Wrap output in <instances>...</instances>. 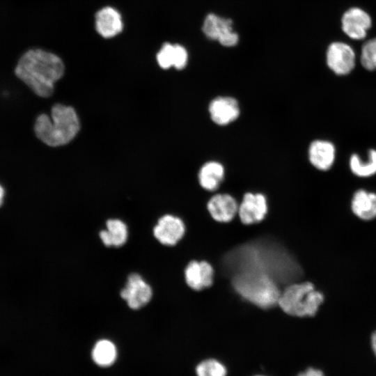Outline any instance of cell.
Listing matches in <instances>:
<instances>
[{"mask_svg":"<svg viewBox=\"0 0 376 376\" xmlns=\"http://www.w3.org/2000/svg\"><path fill=\"white\" fill-rule=\"evenodd\" d=\"M237 273L253 271L266 274L274 280L291 281L301 274L299 265L279 249L264 244L242 246L229 256Z\"/></svg>","mask_w":376,"mask_h":376,"instance_id":"obj_1","label":"cell"},{"mask_svg":"<svg viewBox=\"0 0 376 376\" xmlns=\"http://www.w3.org/2000/svg\"><path fill=\"white\" fill-rule=\"evenodd\" d=\"M15 73L36 95L47 97L54 91V84L63 76L64 65L58 56L33 49L20 57Z\"/></svg>","mask_w":376,"mask_h":376,"instance_id":"obj_2","label":"cell"},{"mask_svg":"<svg viewBox=\"0 0 376 376\" xmlns=\"http://www.w3.org/2000/svg\"><path fill=\"white\" fill-rule=\"evenodd\" d=\"M51 117L52 119L46 114L38 116L34 125L36 136L49 146L67 144L76 136L80 127L75 109L56 104L52 109Z\"/></svg>","mask_w":376,"mask_h":376,"instance_id":"obj_3","label":"cell"},{"mask_svg":"<svg viewBox=\"0 0 376 376\" xmlns=\"http://www.w3.org/2000/svg\"><path fill=\"white\" fill-rule=\"evenodd\" d=\"M235 290L245 299L263 308L278 304L281 292L269 275L253 271L238 272L233 279Z\"/></svg>","mask_w":376,"mask_h":376,"instance_id":"obj_4","label":"cell"},{"mask_svg":"<svg viewBox=\"0 0 376 376\" xmlns=\"http://www.w3.org/2000/svg\"><path fill=\"white\" fill-rule=\"evenodd\" d=\"M324 300V295L312 283L288 285L279 299L278 304L287 314L296 317L314 316Z\"/></svg>","mask_w":376,"mask_h":376,"instance_id":"obj_5","label":"cell"},{"mask_svg":"<svg viewBox=\"0 0 376 376\" xmlns=\"http://www.w3.org/2000/svg\"><path fill=\"white\" fill-rule=\"evenodd\" d=\"M232 25L230 19L210 13L204 20L203 31L208 38L217 40L225 47H233L238 42L239 37L233 31Z\"/></svg>","mask_w":376,"mask_h":376,"instance_id":"obj_6","label":"cell"},{"mask_svg":"<svg viewBox=\"0 0 376 376\" xmlns=\"http://www.w3.org/2000/svg\"><path fill=\"white\" fill-rule=\"evenodd\" d=\"M328 67L338 75L349 74L355 65V54L348 45L335 42L331 43L327 52Z\"/></svg>","mask_w":376,"mask_h":376,"instance_id":"obj_7","label":"cell"},{"mask_svg":"<svg viewBox=\"0 0 376 376\" xmlns=\"http://www.w3.org/2000/svg\"><path fill=\"white\" fill-rule=\"evenodd\" d=\"M150 285L138 274H132L127 279L125 287L121 290L120 296L132 309H139L146 305L152 297Z\"/></svg>","mask_w":376,"mask_h":376,"instance_id":"obj_8","label":"cell"},{"mask_svg":"<svg viewBox=\"0 0 376 376\" xmlns=\"http://www.w3.org/2000/svg\"><path fill=\"white\" fill-rule=\"evenodd\" d=\"M240 219L244 224L258 223L264 219L267 212V203L262 194L246 193L238 206Z\"/></svg>","mask_w":376,"mask_h":376,"instance_id":"obj_9","label":"cell"},{"mask_svg":"<svg viewBox=\"0 0 376 376\" xmlns=\"http://www.w3.org/2000/svg\"><path fill=\"white\" fill-rule=\"evenodd\" d=\"M342 30L350 38L362 40L370 28L372 21L370 15L359 8H352L342 17Z\"/></svg>","mask_w":376,"mask_h":376,"instance_id":"obj_10","label":"cell"},{"mask_svg":"<svg viewBox=\"0 0 376 376\" xmlns=\"http://www.w3.org/2000/svg\"><path fill=\"white\" fill-rule=\"evenodd\" d=\"M208 110L212 120L221 126L234 122L240 113L237 100L229 96L215 97L210 102Z\"/></svg>","mask_w":376,"mask_h":376,"instance_id":"obj_11","label":"cell"},{"mask_svg":"<svg viewBox=\"0 0 376 376\" xmlns=\"http://www.w3.org/2000/svg\"><path fill=\"white\" fill-rule=\"evenodd\" d=\"M185 232V226L183 221L171 214L162 217L153 229L155 238L162 244L168 246L177 244Z\"/></svg>","mask_w":376,"mask_h":376,"instance_id":"obj_12","label":"cell"},{"mask_svg":"<svg viewBox=\"0 0 376 376\" xmlns=\"http://www.w3.org/2000/svg\"><path fill=\"white\" fill-rule=\"evenodd\" d=\"M187 284L195 290H201L213 283L214 270L205 261H191L185 271Z\"/></svg>","mask_w":376,"mask_h":376,"instance_id":"obj_13","label":"cell"},{"mask_svg":"<svg viewBox=\"0 0 376 376\" xmlns=\"http://www.w3.org/2000/svg\"><path fill=\"white\" fill-rule=\"evenodd\" d=\"M207 206L212 217L219 222L230 221L238 212V205L235 199L227 194L213 196Z\"/></svg>","mask_w":376,"mask_h":376,"instance_id":"obj_14","label":"cell"},{"mask_svg":"<svg viewBox=\"0 0 376 376\" xmlns=\"http://www.w3.org/2000/svg\"><path fill=\"white\" fill-rule=\"evenodd\" d=\"M95 28L103 38L114 37L120 33L123 28L120 14L112 7L102 8L95 15Z\"/></svg>","mask_w":376,"mask_h":376,"instance_id":"obj_15","label":"cell"},{"mask_svg":"<svg viewBox=\"0 0 376 376\" xmlns=\"http://www.w3.org/2000/svg\"><path fill=\"white\" fill-rule=\"evenodd\" d=\"M308 157L314 167L321 171H327L332 166L334 162V146L327 141L315 140L309 146Z\"/></svg>","mask_w":376,"mask_h":376,"instance_id":"obj_16","label":"cell"},{"mask_svg":"<svg viewBox=\"0 0 376 376\" xmlns=\"http://www.w3.org/2000/svg\"><path fill=\"white\" fill-rule=\"evenodd\" d=\"M351 208L352 212L362 220L376 218V194L363 189L357 191L352 199Z\"/></svg>","mask_w":376,"mask_h":376,"instance_id":"obj_17","label":"cell"},{"mask_svg":"<svg viewBox=\"0 0 376 376\" xmlns=\"http://www.w3.org/2000/svg\"><path fill=\"white\" fill-rule=\"evenodd\" d=\"M225 175L224 166L217 161L205 163L200 169L198 179L200 185L205 190L214 191L219 188Z\"/></svg>","mask_w":376,"mask_h":376,"instance_id":"obj_18","label":"cell"},{"mask_svg":"<svg viewBox=\"0 0 376 376\" xmlns=\"http://www.w3.org/2000/svg\"><path fill=\"white\" fill-rule=\"evenodd\" d=\"M107 230L100 233L102 242L107 246H120L127 237L126 225L119 219H109L106 224Z\"/></svg>","mask_w":376,"mask_h":376,"instance_id":"obj_19","label":"cell"},{"mask_svg":"<svg viewBox=\"0 0 376 376\" xmlns=\"http://www.w3.org/2000/svg\"><path fill=\"white\" fill-rule=\"evenodd\" d=\"M116 357V347L109 340L104 339L97 341L93 348L92 359L99 366H110L114 363Z\"/></svg>","mask_w":376,"mask_h":376,"instance_id":"obj_20","label":"cell"},{"mask_svg":"<svg viewBox=\"0 0 376 376\" xmlns=\"http://www.w3.org/2000/svg\"><path fill=\"white\" fill-rule=\"evenodd\" d=\"M350 169L359 177H369L376 173V150H370L368 159L363 161L357 155H352L350 159Z\"/></svg>","mask_w":376,"mask_h":376,"instance_id":"obj_21","label":"cell"},{"mask_svg":"<svg viewBox=\"0 0 376 376\" xmlns=\"http://www.w3.org/2000/svg\"><path fill=\"white\" fill-rule=\"evenodd\" d=\"M196 376H227L226 366L214 358H207L200 361L195 368Z\"/></svg>","mask_w":376,"mask_h":376,"instance_id":"obj_22","label":"cell"},{"mask_svg":"<svg viewBox=\"0 0 376 376\" xmlns=\"http://www.w3.org/2000/svg\"><path fill=\"white\" fill-rule=\"evenodd\" d=\"M361 63L368 70H376V38L367 41L362 47Z\"/></svg>","mask_w":376,"mask_h":376,"instance_id":"obj_23","label":"cell"},{"mask_svg":"<svg viewBox=\"0 0 376 376\" xmlns=\"http://www.w3.org/2000/svg\"><path fill=\"white\" fill-rule=\"evenodd\" d=\"M175 57V45L164 43L157 54V61L162 68L169 69L174 67Z\"/></svg>","mask_w":376,"mask_h":376,"instance_id":"obj_24","label":"cell"},{"mask_svg":"<svg viewBox=\"0 0 376 376\" xmlns=\"http://www.w3.org/2000/svg\"><path fill=\"white\" fill-rule=\"evenodd\" d=\"M175 58L174 68L177 70L183 69L187 63L188 55L184 47L180 45H175Z\"/></svg>","mask_w":376,"mask_h":376,"instance_id":"obj_25","label":"cell"},{"mask_svg":"<svg viewBox=\"0 0 376 376\" xmlns=\"http://www.w3.org/2000/svg\"><path fill=\"white\" fill-rule=\"evenodd\" d=\"M297 376H324V374L320 369L309 367L304 371L298 373Z\"/></svg>","mask_w":376,"mask_h":376,"instance_id":"obj_26","label":"cell"},{"mask_svg":"<svg viewBox=\"0 0 376 376\" xmlns=\"http://www.w3.org/2000/svg\"><path fill=\"white\" fill-rule=\"evenodd\" d=\"M371 347L375 356L376 357V330L371 335Z\"/></svg>","mask_w":376,"mask_h":376,"instance_id":"obj_27","label":"cell"},{"mask_svg":"<svg viewBox=\"0 0 376 376\" xmlns=\"http://www.w3.org/2000/svg\"><path fill=\"white\" fill-rule=\"evenodd\" d=\"M3 196H4V189L0 185V206L3 203Z\"/></svg>","mask_w":376,"mask_h":376,"instance_id":"obj_28","label":"cell"},{"mask_svg":"<svg viewBox=\"0 0 376 376\" xmlns=\"http://www.w3.org/2000/svg\"><path fill=\"white\" fill-rule=\"evenodd\" d=\"M254 376H266V375H256Z\"/></svg>","mask_w":376,"mask_h":376,"instance_id":"obj_29","label":"cell"}]
</instances>
